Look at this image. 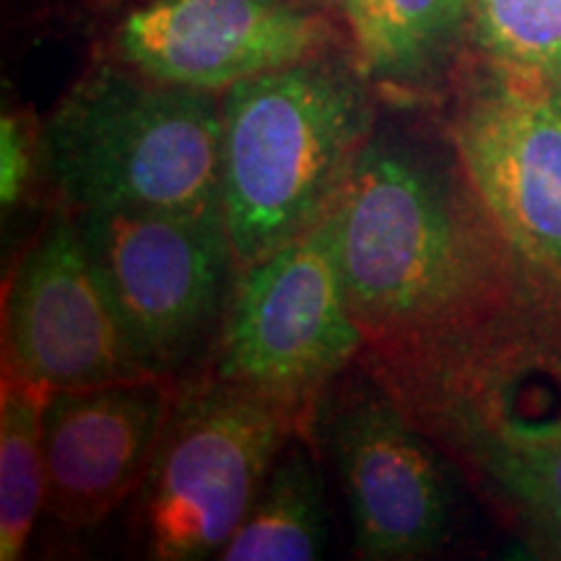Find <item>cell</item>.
Wrapping results in <instances>:
<instances>
[{"instance_id": "4", "label": "cell", "mask_w": 561, "mask_h": 561, "mask_svg": "<svg viewBox=\"0 0 561 561\" xmlns=\"http://www.w3.org/2000/svg\"><path fill=\"white\" fill-rule=\"evenodd\" d=\"M221 100L210 91L100 66L37 130V178L68 214L214 208L221 206Z\"/></svg>"}, {"instance_id": "10", "label": "cell", "mask_w": 561, "mask_h": 561, "mask_svg": "<svg viewBox=\"0 0 561 561\" xmlns=\"http://www.w3.org/2000/svg\"><path fill=\"white\" fill-rule=\"evenodd\" d=\"M5 369L50 390L149 377L70 216L42 231L13 271Z\"/></svg>"}, {"instance_id": "20", "label": "cell", "mask_w": 561, "mask_h": 561, "mask_svg": "<svg viewBox=\"0 0 561 561\" xmlns=\"http://www.w3.org/2000/svg\"><path fill=\"white\" fill-rule=\"evenodd\" d=\"M104 3H115L117 5V3H123V0H104Z\"/></svg>"}, {"instance_id": "11", "label": "cell", "mask_w": 561, "mask_h": 561, "mask_svg": "<svg viewBox=\"0 0 561 561\" xmlns=\"http://www.w3.org/2000/svg\"><path fill=\"white\" fill-rule=\"evenodd\" d=\"M333 32L301 0H140L117 58L151 79L210 94L325 53Z\"/></svg>"}, {"instance_id": "7", "label": "cell", "mask_w": 561, "mask_h": 561, "mask_svg": "<svg viewBox=\"0 0 561 561\" xmlns=\"http://www.w3.org/2000/svg\"><path fill=\"white\" fill-rule=\"evenodd\" d=\"M367 343L322 221L240 271L214 375L261 392L307 426L322 392L359 362Z\"/></svg>"}, {"instance_id": "12", "label": "cell", "mask_w": 561, "mask_h": 561, "mask_svg": "<svg viewBox=\"0 0 561 561\" xmlns=\"http://www.w3.org/2000/svg\"><path fill=\"white\" fill-rule=\"evenodd\" d=\"M174 390L167 377L53 390L45 409V515L66 533L107 520L136 494Z\"/></svg>"}, {"instance_id": "1", "label": "cell", "mask_w": 561, "mask_h": 561, "mask_svg": "<svg viewBox=\"0 0 561 561\" xmlns=\"http://www.w3.org/2000/svg\"><path fill=\"white\" fill-rule=\"evenodd\" d=\"M530 314L483 307L367 346L359 364L561 559V351Z\"/></svg>"}, {"instance_id": "8", "label": "cell", "mask_w": 561, "mask_h": 561, "mask_svg": "<svg viewBox=\"0 0 561 561\" xmlns=\"http://www.w3.org/2000/svg\"><path fill=\"white\" fill-rule=\"evenodd\" d=\"M346 496L362 559H424L450 536L455 491L445 450L369 369L339 377L307 419Z\"/></svg>"}, {"instance_id": "2", "label": "cell", "mask_w": 561, "mask_h": 561, "mask_svg": "<svg viewBox=\"0 0 561 561\" xmlns=\"http://www.w3.org/2000/svg\"><path fill=\"white\" fill-rule=\"evenodd\" d=\"M458 174L409 130L375 128L325 216L369 343L432 331L494 297L496 265Z\"/></svg>"}, {"instance_id": "6", "label": "cell", "mask_w": 561, "mask_h": 561, "mask_svg": "<svg viewBox=\"0 0 561 561\" xmlns=\"http://www.w3.org/2000/svg\"><path fill=\"white\" fill-rule=\"evenodd\" d=\"M149 375L172 380L224 322L234 248L224 208L68 214Z\"/></svg>"}, {"instance_id": "9", "label": "cell", "mask_w": 561, "mask_h": 561, "mask_svg": "<svg viewBox=\"0 0 561 561\" xmlns=\"http://www.w3.org/2000/svg\"><path fill=\"white\" fill-rule=\"evenodd\" d=\"M453 149L512 255L561 289V100L504 70L462 104Z\"/></svg>"}, {"instance_id": "16", "label": "cell", "mask_w": 561, "mask_h": 561, "mask_svg": "<svg viewBox=\"0 0 561 561\" xmlns=\"http://www.w3.org/2000/svg\"><path fill=\"white\" fill-rule=\"evenodd\" d=\"M471 21L504 70L551 79L561 68V0H471Z\"/></svg>"}, {"instance_id": "13", "label": "cell", "mask_w": 561, "mask_h": 561, "mask_svg": "<svg viewBox=\"0 0 561 561\" xmlns=\"http://www.w3.org/2000/svg\"><path fill=\"white\" fill-rule=\"evenodd\" d=\"M351 60L369 83L430 81L471 19V0H341Z\"/></svg>"}, {"instance_id": "3", "label": "cell", "mask_w": 561, "mask_h": 561, "mask_svg": "<svg viewBox=\"0 0 561 561\" xmlns=\"http://www.w3.org/2000/svg\"><path fill=\"white\" fill-rule=\"evenodd\" d=\"M367 79L325 53L221 94V208L244 271L331 214L377 128Z\"/></svg>"}, {"instance_id": "15", "label": "cell", "mask_w": 561, "mask_h": 561, "mask_svg": "<svg viewBox=\"0 0 561 561\" xmlns=\"http://www.w3.org/2000/svg\"><path fill=\"white\" fill-rule=\"evenodd\" d=\"M50 388L3 369L0 396V561H16L45 515V409Z\"/></svg>"}, {"instance_id": "17", "label": "cell", "mask_w": 561, "mask_h": 561, "mask_svg": "<svg viewBox=\"0 0 561 561\" xmlns=\"http://www.w3.org/2000/svg\"><path fill=\"white\" fill-rule=\"evenodd\" d=\"M37 130L13 112L0 117V203L9 210L24 198L26 187L37 174Z\"/></svg>"}, {"instance_id": "5", "label": "cell", "mask_w": 561, "mask_h": 561, "mask_svg": "<svg viewBox=\"0 0 561 561\" xmlns=\"http://www.w3.org/2000/svg\"><path fill=\"white\" fill-rule=\"evenodd\" d=\"M299 432L289 409L216 375L174 392L136 491V530L146 557L219 559L273 462Z\"/></svg>"}, {"instance_id": "14", "label": "cell", "mask_w": 561, "mask_h": 561, "mask_svg": "<svg viewBox=\"0 0 561 561\" xmlns=\"http://www.w3.org/2000/svg\"><path fill=\"white\" fill-rule=\"evenodd\" d=\"M331 512L325 479L310 445L299 434L273 462L255 502L219 559L224 561H312L325 557Z\"/></svg>"}, {"instance_id": "18", "label": "cell", "mask_w": 561, "mask_h": 561, "mask_svg": "<svg viewBox=\"0 0 561 561\" xmlns=\"http://www.w3.org/2000/svg\"><path fill=\"white\" fill-rule=\"evenodd\" d=\"M546 81H549V83H551L553 94H557V96H559V100H561V68L557 70V73H553V76H551V79H546Z\"/></svg>"}, {"instance_id": "19", "label": "cell", "mask_w": 561, "mask_h": 561, "mask_svg": "<svg viewBox=\"0 0 561 561\" xmlns=\"http://www.w3.org/2000/svg\"><path fill=\"white\" fill-rule=\"evenodd\" d=\"M301 3H307V5H312V9H318V5H328V3H339L341 5V0H301Z\"/></svg>"}]
</instances>
